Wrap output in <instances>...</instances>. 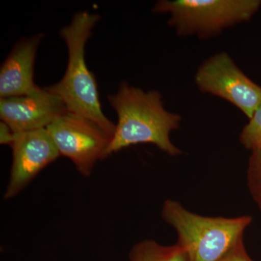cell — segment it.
Returning a JSON list of instances; mask_svg holds the SVG:
<instances>
[{
  "instance_id": "obj_7",
  "label": "cell",
  "mask_w": 261,
  "mask_h": 261,
  "mask_svg": "<svg viewBox=\"0 0 261 261\" xmlns=\"http://www.w3.org/2000/svg\"><path fill=\"white\" fill-rule=\"evenodd\" d=\"M13 163L5 200L13 198L61 154L46 128L15 134Z\"/></svg>"
},
{
  "instance_id": "obj_9",
  "label": "cell",
  "mask_w": 261,
  "mask_h": 261,
  "mask_svg": "<svg viewBox=\"0 0 261 261\" xmlns=\"http://www.w3.org/2000/svg\"><path fill=\"white\" fill-rule=\"evenodd\" d=\"M43 34L19 41L0 69V97H19L40 89L34 82V61Z\"/></svg>"
},
{
  "instance_id": "obj_11",
  "label": "cell",
  "mask_w": 261,
  "mask_h": 261,
  "mask_svg": "<svg viewBox=\"0 0 261 261\" xmlns=\"http://www.w3.org/2000/svg\"><path fill=\"white\" fill-rule=\"evenodd\" d=\"M247 184L252 198L261 210V148L251 151L247 166Z\"/></svg>"
},
{
  "instance_id": "obj_5",
  "label": "cell",
  "mask_w": 261,
  "mask_h": 261,
  "mask_svg": "<svg viewBox=\"0 0 261 261\" xmlns=\"http://www.w3.org/2000/svg\"><path fill=\"white\" fill-rule=\"evenodd\" d=\"M195 85L201 92L225 99L250 119L261 106V87L240 70L227 53H216L197 68Z\"/></svg>"
},
{
  "instance_id": "obj_13",
  "label": "cell",
  "mask_w": 261,
  "mask_h": 261,
  "mask_svg": "<svg viewBox=\"0 0 261 261\" xmlns=\"http://www.w3.org/2000/svg\"><path fill=\"white\" fill-rule=\"evenodd\" d=\"M221 261H254L247 253L244 243H240L238 246L228 254Z\"/></svg>"
},
{
  "instance_id": "obj_12",
  "label": "cell",
  "mask_w": 261,
  "mask_h": 261,
  "mask_svg": "<svg viewBox=\"0 0 261 261\" xmlns=\"http://www.w3.org/2000/svg\"><path fill=\"white\" fill-rule=\"evenodd\" d=\"M240 141L241 145L248 150L261 148V106L242 130Z\"/></svg>"
},
{
  "instance_id": "obj_14",
  "label": "cell",
  "mask_w": 261,
  "mask_h": 261,
  "mask_svg": "<svg viewBox=\"0 0 261 261\" xmlns=\"http://www.w3.org/2000/svg\"><path fill=\"white\" fill-rule=\"evenodd\" d=\"M14 136L15 133L10 126L5 122L2 121L0 123V143L2 145H11L14 140Z\"/></svg>"
},
{
  "instance_id": "obj_2",
  "label": "cell",
  "mask_w": 261,
  "mask_h": 261,
  "mask_svg": "<svg viewBox=\"0 0 261 261\" xmlns=\"http://www.w3.org/2000/svg\"><path fill=\"white\" fill-rule=\"evenodd\" d=\"M99 19L98 14L80 12L61 29L68 51L66 71L59 82L45 89L61 98L68 112L94 122L112 139L116 124L102 112L95 77L85 61L86 44Z\"/></svg>"
},
{
  "instance_id": "obj_3",
  "label": "cell",
  "mask_w": 261,
  "mask_h": 261,
  "mask_svg": "<svg viewBox=\"0 0 261 261\" xmlns=\"http://www.w3.org/2000/svg\"><path fill=\"white\" fill-rule=\"evenodd\" d=\"M161 216L176 231V244L187 252L190 261H221L243 243L244 233L252 221L250 216H201L173 200L165 201Z\"/></svg>"
},
{
  "instance_id": "obj_6",
  "label": "cell",
  "mask_w": 261,
  "mask_h": 261,
  "mask_svg": "<svg viewBox=\"0 0 261 261\" xmlns=\"http://www.w3.org/2000/svg\"><path fill=\"white\" fill-rule=\"evenodd\" d=\"M46 129L60 154L69 159L82 176H90L96 163L106 159L111 137L87 118L68 112Z\"/></svg>"
},
{
  "instance_id": "obj_4",
  "label": "cell",
  "mask_w": 261,
  "mask_h": 261,
  "mask_svg": "<svg viewBox=\"0 0 261 261\" xmlns=\"http://www.w3.org/2000/svg\"><path fill=\"white\" fill-rule=\"evenodd\" d=\"M260 7L261 0H160L152 11L168 13V25L178 36L208 39L249 21Z\"/></svg>"
},
{
  "instance_id": "obj_10",
  "label": "cell",
  "mask_w": 261,
  "mask_h": 261,
  "mask_svg": "<svg viewBox=\"0 0 261 261\" xmlns=\"http://www.w3.org/2000/svg\"><path fill=\"white\" fill-rule=\"evenodd\" d=\"M130 261H190L187 252L177 244L163 245L152 240L135 244L129 252Z\"/></svg>"
},
{
  "instance_id": "obj_1",
  "label": "cell",
  "mask_w": 261,
  "mask_h": 261,
  "mask_svg": "<svg viewBox=\"0 0 261 261\" xmlns=\"http://www.w3.org/2000/svg\"><path fill=\"white\" fill-rule=\"evenodd\" d=\"M108 99L118 115V123L106 159L139 144H152L171 156L182 154L170 139L171 132L179 128L181 116L165 109L159 92H145L122 82L117 93L109 94Z\"/></svg>"
},
{
  "instance_id": "obj_8",
  "label": "cell",
  "mask_w": 261,
  "mask_h": 261,
  "mask_svg": "<svg viewBox=\"0 0 261 261\" xmlns=\"http://www.w3.org/2000/svg\"><path fill=\"white\" fill-rule=\"evenodd\" d=\"M67 113L61 98L45 88L27 95L0 99L2 121L15 134L46 128Z\"/></svg>"
}]
</instances>
